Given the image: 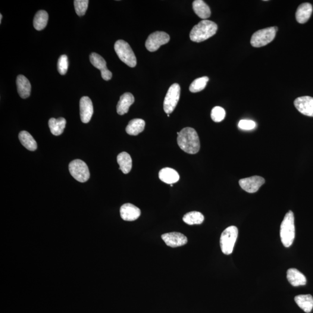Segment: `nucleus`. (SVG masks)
Listing matches in <instances>:
<instances>
[{"instance_id":"nucleus-1","label":"nucleus","mask_w":313,"mask_h":313,"mask_svg":"<svg viewBox=\"0 0 313 313\" xmlns=\"http://www.w3.org/2000/svg\"><path fill=\"white\" fill-rule=\"evenodd\" d=\"M178 144L184 152L194 155L199 152L200 142L198 134L192 128L186 127L181 130L178 136Z\"/></svg>"},{"instance_id":"nucleus-2","label":"nucleus","mask_w":313,"mask_h":313,"mask_svg":"<svg viewBox=\"0 0 313 313\" xmlns=\"http://www.w3.org/2000/svg\"><path fill=\"white\" fill-rule=\"evenodd\" d=\"M217 30L218 25L214 22L202 20L191 30L190 38L194 42H202L214 36Z\"/></svg>"},{"instance_id":"nucleus-3","label":"nucleus","mask_w":313,"mask_h":313,"mask_svg":"<svg viewBox=\"0 0 313 313\" xmlns=\"http://www.w3.org/2000/svg\"><path fill=\"white\" fill-rule=\"evenodd\" d=\"M280 238L285 247L292 246L295 237V218L292 211L285 215L280 226Z\"/></svg>"},{"instance_id":"nucleus-4","label":"nucleus","mask_w":313,"mask_h":313,"mask_svg":"<svg viewBox=\"0 0 313 313\" xmlns=\"http://www.w3.org/2000/svg\"><path fill=\"white\" fill-rule=\"evenodd\" d=\"M114 50L118 58L124 64L131 67H136V58L129 44L124 40H118L115 43Z\"/></svg>"},{"instance_id":"nucleus-5","label":"nucleus","mask_w":313,"mask_h":313,"mask_svg":"<svg viewBox=\"0 0 313 313\" xmlns=\"http://www.w3.org/2000/svg\"><path fill=\"white\" fill-rule=\"evenodd\" d=\"M238 234L239 230L237 227L234 226L228 227L222 233L220 245L222 251L224 254L228 255L232 253Z\"/></svg>"},{"instance_id":"nucleus-6","label":"nucleus","mask_w":313,"mask_h":313,"mask_svg":"<svg viewBox=\"0 0 313 313\" xmlns=\"http://www.w3.org/2000/svg\"><path fill=\"white\" fill-rule=\"evenodd\" d=\"M277 32L275 27L259 30L253 34L250 40V44L256 48L268 45L273 41Z\"/></svg>"},{"instance_id":"nucleus-7","label":"nucleus","mask_w":313,"mask_h":313,"mask_svg":"<svg viewBox=\"0 0 313 313\" xmlns=\"http://www.w3.org/2000/svg\"><path fill=\"white\" fill-rule=\"evenodd\" d=\"M68 170L71 176L80 182H86L89 179V168L86 162L81 159L72 161L68 165Z\"/></svg>"},{"instance_id":"nucleus-8","label":"nucleus","mask_w":313,"mask_h":313,"mask_svg":"<svg viewBox=\"0 0 313 313\" xmlns=\"http://www.w3.org/2000/svg\"><path fill=\"white\" fill-rule=\"evenodd\" d=\"M180 88L179 84L175 83L169 89L164 101V112L170 114L174 112L179 101Z\"/></svg>"},{"instance_id":"nucleus-9","label":"nucleus","mask_w":313,"mask_h":313,"mask_svg":"<svg viewBox=\"0 0 313 313\" xmlns=\"http://www.w3.org/2000/svg\"><path fill=\"white\" fill-rule=\"evenodd\" d=\"M170 40V37L164 31H156L150 34L147 39L145 45L150 52L157 51L159 47L167 44Z\"/></svg>"},{"instance_id":"nucleus-10","label":"nucleus","mask_w":313,"mask_h":313,"mask_svg":"<svg viewBox=\"0 0 313 313\" xmlns=\"http://www.w3.org/2000/svg\"><path fill=\"white\" fill-rule=\"evenodd\" d=\"M265 183L264 178L259 176L244 178L239 180L240 187L246 192L249 193L257 192L260 187Z\"/></svg>"},{"instance_id":"nucleus-11","label":"nucleus","mask_w":313,"mask_h":313,"mask_svg":"<svg viewBox=\"0 0 313 313\" xmlns=\"http://www.w3.org/2000/svg\"><path fill=\"white\" fill-rule=\"evenodd\" d=\"M294 105L300 113L307 116L313 117V98L305 96L297 98L294 101Z\"/></svg>"},{"instance_id":"nucleus-12","label":"nucleus","mask_w":313,"mask_h":313,"mask_svg":"<svg viewBox=\"0 0 313 313\" xmlns=\"http://www.w3.org/2000/svg\"><path fill=\"white\" fill-rule=\"evenodd\" d=\"M90 62L94 67L101 71V76L103 80H111L112 73L106 67V62L102 56L96 53H92L89 56Z\"/></svg>"},{"instance_id":"nucleus-13","label":"nucleus","mask_w":313,"mask_h":313,"mask_svg":"<svg viewBox=\"0 0 313 313\" xmlns=\"http://www.w3.org/2000/svg\"><path fill=\"white\" fill-rule=\"evenodd\" d=\"M161 238L167 246L172 248L184 246L188 242L184 234L178 232L165 233L162 235Z\"/></svg>"},{"instance_id":"nucleus-14","label":"nucleus","mask_w":313,"mask_h":313,"mask_svg":"<svg viewBox=\"0 0 313 313\" xmlns=\"http://www.w3.org/2000/svg\"><path fill=\"white\" fill-rule=\"evenodd\" d=\"M80 117L83 123H89L93 113L91 100L88 96H83L80 102Z\"/></svg>"},{"instance_id":"nucleus-15","label":"nucleus","mask_w":313,"mask_h":313,"mask_svg":"<svg viewBox=\"0 0 313 313\" xmlns=\"http://www.w3.org/2000/svg\"><path fill=\"white\" fill-rule=\"evenodd\" d=\"M140 214V209L132 203H125L120 208L121 217L125 221H135L139 218Z\"/></svg>"},{"instance_id":"nucleus-16","label":"nucleus","mask_w":313,"mask_h":313,"mask_svg":"<svg viewBox=\"0 0 313 313\" xmlns=\"http://www.w3.org/2000/svg\"><path fill=\"white\" fill-rule=\"evenodd\" d=\"M287 277L289 283L293 287L303 286L306 284L305 275L296 268H289L287 271Z\"/></svg>"},{"instance_id":"nucleus-17","label":"nucleus","mask_w":313,"mask_h":313,"mask_svg":"<svg viewBox=\"0 0 313 313\" xmlns=\"http://www.w3.org/2000/svg\"><path fill=\"white\" fill-rule=\"evenodd\" d=\"M134 101V96L132 93L127 92L122 95L117 106V113L124 115L129 111L130 106Z\"/></svg>"},{"instance_id":"nucleus-18","label":"nucleus","mask_w":313,"mask_h":313,"mask_svg":"<svg viewBox=\"0 0 313 313\" xmlns=\"http://www.w3.org/2000/svg\"><path fill=\"white\" fill-rule=\"evenodd\" d=\"M313 12V6L308 2L303 3L297 8L296 12V19L297 22L305 23L311 17Z\"/></svg>"},{"instance_id":"nucleus-19","label":"nucleus","mask_w":313,"mask_h":313,"mask_svg":"<svg viewBox=\"0 0 313 313\" xmlns=\"http://www.w3.org/2000/svg\"><path fill=\"white\" fill-rule=\"evenodd\" d=\"M159 178L162 181L167 184H174L178 182L180 179L178 172L171 168H164L159 172Z\"/></svg>"},{"instance_id":"nucleus-20","label":"nucleus","mask_w":313,"mask_h":313,"mask_svg":"<svg viewBox=\"0 0 313 313\" xmlns=\"http://www.w3.org/2000/svg\"><path fill=\"white\" fill-rule=\"evenodd\" d=\"M18 92L22 98L29 97L31 93V84L29 80L23 75H19L17 78Z\"/></svg>"},{"instance_id":"nucleus-21","label":"nucleus","mask_w":313,"mask_h":313,"mask_svg":"<svg viewBox=\"0 0 313 313\" xmlns=\"http://www.w3.org/2000/svg\"><path fill=\"white\" fill-rule=\"evenodd\" d=\"M193 8L194 11L198 17L206 20V19L210 17L211 12L209 6L202 0H196L193 2Z\"/></svg>"},{"instance_id":"nucleus-22","label":"nucleus","mask_w":313,"mask_h":313,"mask_svg":"<svg viewBox=\"0 0 313 313\" xmlns=\"http://www.w3.org/2000/svg\"><path fill=\"white\" fill-rule=\"evenodd\" d=\"M66 124H67V120L63 117L58 119L51 118L48 122L50 131L55 136L61 135L64 133Z\"/></svg>"},{"instance_id":"nucleus-23","label":"nucleus","mask_w":313,"mask_h":313,"mask_svg":"<svg viewBox=\"0 0 313 313\" xmlns=\"http://www.w3.org/2000/svg\"><path fill=\"white\" fill-rule=\"evenodd\" d=\"M145 122L142 119L135 118L130 121L126 127V132L130 135L136 136L145 129Z\"/></svg>"},{"instance_id":"nucleus-24","label":"nucleus","mask_w":313,"mask_h":313,"mask_svg":"<svg viewBox=\"0 0 313 313\" xmlns=\"http://www.w3.org/2000/svg\"><path fill=\"white\" fill-rule=\"evenodd\" d=\"M117 159L120 170L124 174L129 173L133 167V161L130 155L127 152H122L118 155Z\"/></svg>"},{"instance_id":"nucleus-25","label":"nucleus","mask_w":313,"mask_h":313,"mask_svg":"<svg viewBox=\"0 0 313 313\" xmlns=\"http://www.w3.org/2000/svg\"><path fill=\"white\" fill-rule=\"evenodd\" d=\"M295 301L300 309L307 313L313 308V297L311 295H300L295 297Z\"/></svg>"},{"instance_id":"nucleus-26","label":"nucleus","mask_w":313,"mask_h":313,"mask_svg":"<svg viewBox=\"0 0 313 313\" xmlns=\"http://www.w3.org/2000/svg\"><path fill=\"white\" fill-rule=\"evenodd\" d=\"M22 145L30 151H35L37 149V144L33 137L26 131H21L19 134Z\"/></svg>"},{"instance_id":"nucleus-27","label":"nucleus","mask_w":313,"mask_h":313,"mask_svg":"<svg viewBox=\"0 0 313 313\" xmlns=\"http://www.w3.org/2000/svg\"><path fill=\"white\" fill-rule=\"evenodd\" d=\"M48 14L45 11L37 12L33 21V26L35 29L40 31L45 29L48 23Z\"/></svg>"},{"instance_id":"nucleus-28","label":"nucleus","mask_w":313,"mask_h":313,"mask_svg":"<svg viewBox=\"0 0 313 313\" xmlns=\"http://www.w3.org/2000/svg\"><path fill=\"white\" fill-rule=\"evenodd\" d=\"M183 221L189 225L200 224L204 221V217L201 212L192 211L187 213L184 215Z\"/></svg>"},{"instance_id":"nucleus-29","label":"nucleus","mask_w":313,"mask_h":313,"mask_svg":"<svg viewBox=\"0 0 313 313\" xmlns=\"http://www.w3.org/2000/svg\"><path fill=\"white\" fill-rule=\"evenodd\" d=\"M209 81L208 77H202L194 80L189 87L190 91L196 93L201 91L206 86Z\"/></svg>"},{"instance_id":"nucleus-30","label":"nucleus","mask_w":313,"mask_h":313,"mask_svg":"<svg viewBox=\"0 0 313 313\" xmlns=\"http://www.w3.org/2000/svg\"><path fill=\"white\" fill-rule=\"evenodd\" d=\"M211 116L212 120L215 123H220L226 117V112L220 106H216L212 110Z\"/></svg>"},{"instance_id":"nucleus-31","label":"nucleus","mask_w":313,"mask_h":313,"mask_svg":"<svg viewBox=\"0 0 313 313\" xmlns=\"http://www.w3.org/2000/svg\"><path fill=\"white\" fill-rule=\"evenodd\" d=\"M89 4V0H75L74 5L76 14L80 17L85 15Z\"/></svg>"},{"instance_id":"nucleus-32","label":"nucleus","mask_w":313,"mask_h":313,"mask_svg":"<svg viewBox=\"0 0 313 313\" xmlns=\"http://www.w3.org/2000/svg\"><path fill=\"white\" fill-rule=\"evenodd\" d=\"M68 63L67 56L62 55L59 57L58 61V70L61 75H65L68 70Z\"/></svg>"},{"instance_id":"nucleus-33","label":"nucleus","mask_w":313,"mask_h":313,"mask_svg":"<svg viewBox=\"0 0 313 313\" xmlns=\"http://www.w3.org/2000/svg\"><path fill=\"white\" fill-rule=\"evenodd\" d=\"M239 127L243 130H252L256 127V123L252 120H242L239 122Z\"/></svg>"},{"instance_id":"nucleus-34","label":"nucleus","mask_w":313,"mask_h":313,"mask_svg":"<svg viewBox=\"0 0 313 313\" xmlns=\"http://www.w3.org/2000/svg\"><path fill=\"white\" fill-rule=\"evenodd\" d=\"M2 18V14H0V23H1Z\"/></svg>"},{"instance_id":"nucleus-35","label":"nucleus","mask_w":313,"mask_h":313,"mask_svg":"<svg viewBox=\"0 0 313 313\" xmlns=\"http://www.w3.org/2000/svg\"><path fill=\"white\" fill-rule=\"evenodd\" d=\"M167 116L169 117H170V114H167Z\"/></svg>"},{"instance_id":"nucleus-36","label":"nucleus","mask_w":313,"mask_h":313,"mask_svg":"<svg viewBox=\"0 0 313 313\" xmlns=\"http://www.w3.org/2000/svg\"><path fill=\"white\" fill-rule=\"evenodd\" d=\"M171 187L173 186V184H171Z\"/></svg>"}]
</instances>
